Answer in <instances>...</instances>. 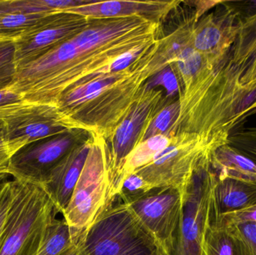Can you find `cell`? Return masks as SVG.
<instances>
[{
    "label": "cell",
    "instance_id": "cell-7",
    "mask_svg": "<svg viewBox=\"0 0 256 255\" xmlns=\"http://www.w3.org/2000/svg\"><path fill=\"white\" fill-rule=\"evenodd\" d=\"M218 147L195 133H182L179 141H172L148 164L134 172L142 178L149 190L173 187L184 190L194 172Z\"/></svg>",
    "mask_w": 256,
    "mask_h": 255
},
{
    "label": "cell",
    "instance_id": "cell-31",
    "mask_svg": "<svg viewBox=\"0 0 256 255\" xmlns=\"http://www.w3.org/2000/svg\"><path fill=\"white\" fill-rule=\"evenodd\" d=\"M228 227H230V226H228ZM230 229H231L233 235H234V255H252L248 246L242 241V238L238 236V235L234 232V229L232 227H230Z\"/></svg>",
    "mask_w": 256,
    "mask_h": 255
},
{
    "label": "cell",
    "instance_id": "cell-10",
    "mask_svg": "<svg viewBox=\"0 0 256 255\" xmlns=\"http://www.w3.org/2000/svg\"><path fill=\"white\" fill-rule=\"evenodd\" d=\"M160 91L148 90L132 105L122 122L117 126L110 139V145H106L109 167L110 199L115 198L116 190L120 181V174L128 156L140 142L144 132L159 111Z\"/></svg>",
    "mask_w": 256,
    "mask_h": 255
},
{
    "label": "cell",
    "instance_id": "cell-33",
    "mask_svg": "<svg viewBox=\"0 0 256 255\" xmlns=\"http://www.w3.org/2000/svg\"><path fill=\"white\" fill-rule=\"evenodd\" d=\"M4 126H3L2 121L0 119V145L4 144Z\"/></svg>",
    "mask_w": 256,
    "mask_h": 255
},
{
    "label": "cell",
    "instance_id": "cell-22",
    "mask_svg": "<svg viewBox=\"0 0 256 255\" xmlns=\"http://www.w3.org/2000/svg\"><path fill=\"white\" fill-rule=\"evenodd\" d=\"M14 41H0V91H7L16 78Z\"/></svg>",
    "mask_w": 256,
    "mask_h": 255
},
{
    "label": "cell",
    "instance_id": "cell-23",
    "mask_svg": "<svg viewBox=\"0 0 256 255\" xmlns=\"http://www.w3.org/2000/svg\"><path fill=\"white\" fill-rule=\"evenodd\" d=\"M180 101L177 103L174 102L161 109L154 117L147 130L140 138L138 144L156 135L164 134L168 127L176 121V116L180 115Z\"/></svg>",
    "mask_w": 256,
    "mask_h": 255
},
{
    "label": "cell",
    "instance_id": "cell-20",
    "mask_svg": "<svg viewBox=\"0 0 256 255\" xmlns=\"http://www.w3.org/2000/svg\"><path fill=\"white\" fill-rule=\"evenodd\" d=\"M64 219L52 220L36 255H62L79 241Z\"/></svg>",
    "mask_w": 256,
    "mask_h": 255
},
{
    "label": "cell",
    "instance_id": "cell-4",
    "mask_svg": "<svg viewBox=\"0 0 256 255\" xmlns=\"http://www.w3.org/2000/svg\"><path fill=\"white\" fill-rule=\"evenodd\" d=\"M82 255H162L127 204L112 199L78 242Z\"/></svg>",
    "mask_w": 256,
    "mask_h": 255
},
{
    "label": "cell",
    "instance_id": "cell-5",
    "mask_svg": "<svg viewBox=\"0 0 256 255\" xmlns=\"http://www.w3.org/2000/svg\"><path fill=\"white\" fill-rule=\"evenodd\" d=\"M209 155L185 187L180 223L166 255H202L203 242L214 211L218 178Z\"/></svg>",
    "mask_w": 256,
    "mask_h": 255
},
{
    "label": "cell",
    "instance_id": "cell-1",
    "mask_svg": "<svg viewBox=\"0 0 256 255\" xmlns=\"http://www.w3.org/2000/svg\"><path fill=\"white\" fill-rule=\"evenodd\" d=\"M159 25L141 16L91 19L86 28L34 61L19 66L8 90L28 103L56 107L60 97L114 73V61L158 39Z\"/></svg>",
    "mask_w": 256,
    "mask_h": 255
},
{
    "label": "cell",
    "instance_id": "cell-17",
    "mask_svg": "<svg viewBox=\"0 0 256 255\" xmlns=\"http://www.w3.org/2000/svg\"><path fill=\"white\" fill-rule=\"evenodd\" d=\"M214 202L218 216L248 209L256 204V184L218 178Z\"/></svg>",
    "mask_w": 256,
    "mask_h": 255
},
{
    "label": "cell",
    "instance_id": "cell-8",
    "mask_svg": "<svg viewBox=\"0 0 256 255\" xmlns=\"http://www.w3.org/2000/svg\"><path fill=\"white\" fill-rule=\"evenodd\" d=\"M184 190L155 187L141 196L124 201L153 238L162 255H166L171 248L178 227Z\"/></svg>",
    "mask_w": 256,
    "mask_h": 255
},
{
    "label": "cell",
    "instance_id": "cell-14",
    "mask_svg": "<svg viewBox=\"0 0 256 255\" xmlns=\"http://www.w3.org/2000/svg\"><path fill=\"white\" fill-rule=\"evenodd\" d=\"M92 142V136L76 144L52 169L43 186L55 205L57 213L62 214L70 202L76 183L84 169Z\"/></svg>",
    "mask_w": 256,
    "mask_h": 255
},
{
    "label": "cell",
    "instance_id": "cell-24",
    "mask_svg": "<svg viewBox=\"0 0 256 255\" xmlns=\"http://www.w3.org/2000/svg\"><path fill=\"white\" fill-rule=\"evenodd\" d=\"M227 144L256 164V127L238 129L227 139Z\"/></svg>",
    "mask_w": 256,
    "mask_h": 255
},
{
    "label": "cell",
    "instance_id": "cell-2",
    "mask_svg": "<svg viewBox=\"0 0 256 255\" xmlns=\"http://www.w3.org/2000/svg\"><path fill=\"white\" fill-rule=\"evenodd\" d=\"M232 4L238 12L234 41L204 67L180 100L184 132L219 145L256 113V1Z\"/></svg>",
    "mask_w": 256,
    "mask_h": 255
},
{
    "label": "cell",
    "instance_id": "cell-11",
    "mask_svg": "<svg viewBox=\"0 0 256 255\" xmlns=\"http://www.w3.org/2000/svg\"><path fill=\"white\" fill-rule=\"evenodd\" d=\"M74 130L24 145L10 157L8 175L14 179L43 186L52 169L78 144Z\"/></svg>",
    "mask_w": 256,
    "mask_h": 255
},
{
    "label": "cell",
    "instance_id": "cell-16",
    "mask_svg": "<svg viewBox=\"0 0 256 255\" xmlns=\"http://www.w3.org/2000/svg\"><path fill=\"white\" fill-rule=\"evenodd\" d=\"M210 166L218 179L230 178L256 184V164L228 144L210 153Z\"/></svg>",
    "mask_w": 256,
    "mask_h": 255
},
{
    "label": "cell",
    "instance_id": "cell-25",
    "mask_svg": "<svg viewBox=\"0 0 256 255\" xmlns=\"http://www.w3.org/2000/svg\"><path fill=\"white\" fill-rule=\"evenodd\" d=\"M148 190V187L142 178L138 174L134 172L128 175L123 180L118 187L116 196L120 197L124 202L128 199L141 196Z\"/></svg>",
    "mask_w": 256,
    "mask_h": 255
},
{
    "label": "cell",
    "instance_id": "cell-12",
    "mask_svg": "<svg viewBox=\"0 0 256 255\" xmlns=\"http://www.w3.org/2000/svg\"><path fill=\"white\" fill-rule=\"evenodd\" d=\"M91 19L68 13L40 18L15 41L16 66L24 65L72 38L90 24Z\"/></svg>",
    "mask_w": 256,
    "mask_h": 255
},
{
    "label": "cell",
    "instance_id": "cell-19",
    "mask_svg": "<svg viewBox=\"0 0 256 255\" xmlns=\"http://www.w3.org/2000/svg\"><path fill=\"white\" fill-rule=\"evenodd\" d=\"M234 235L216 214L214 203L212 220L203 242L202 255H234Z\"/></svg>",
    "mask_w": 256,
    "mask_h": 255
},
{
    "label": "cell",
    "instance_id": "cell-32",
    "mask_svg": "<svg viewBox=\"0 0 256 255\" xmlns=\"http://www.w3.org/2000/svg\"><path fill=\"white\" fill-rule=\"evenodd\" d=\"M12 154L6 144L0 145V168L8 166L9 160Z\"/></svg>",
    "mask_w": 256,
    "mask_h": 255
},
{
    "label": "cell",
    "instance_id": "cell-18",
    "mask_svg": "<svg viewBox=\"0 0 256 255\" xmlns=\"http://www.w3.org/2000/svg\"><path fill=\"white\" fill-rule=\"evenodd\" d=\"M44 16L20 11L10 0H0V41H16Z\"/></svg>",
    "mask_w": 256,
    "mask_h": 255
},
{
    "label": "cell",
    "instance_id": "cell-30",
    "mask_svg": "<svg viewBox=\"0 0 256 255\" xmlns=\"http://www.w3.org/2000/svg\"><path fill=\"white\" fill-rule=\"evenodd\" d=\"M24 102H25L24 98L20 94L14 91L10 90L0 91V109L14 106V105L20 104Z\"/></svg>",
    "mask_w": 256,
    "mask_h": 255
},
{
    "label": "cell",
    "instance_id": "cell-34",
    "mask_svg": "<svg viewBox=\"0 0 256 255\" xmlns=\"http://www.w3.org/2000/svg\"><path fill=\"white\" fill-rule=\"evenodd\" d=\"M8 175H9L8 172V166L0 168V178L8 176Z\"/></svg>",
    "mask_w": 256,
    "mask_h": 255
},
{
    "label": "cell",
    "instance_id": "cell-28",
    "mask_svg": "<svg viewBox=\"0 0 256 255\" xmlns=\"http://www.w3.org/2000/svg\"><path fill=\"white\" fill-rule=\"evenodd\" d=\"M228 226L234 229V232L248 246L252 255H256V222H244Z\"/></svg>",
    "mask_w": 256,
    "mask_h": 255
},
{
    "label": "cell",
    "instance_id": "cell-27",
    "mask_svg": "<svg viewBox=\"0 0 256 255\" xmlns=\"http://www.w3.org/2000/svg\"><path fill=\"white\" fill-rule=\"evenodd\" d=\"M8 176L0 178V244L12 199V186Z\"/></svg>",
    "mask_w": 256,
    "mask_h": 255
},
{
    "label": "cell",
    "instance_id": "cell-9",
    "mask_svg": "<svg viewBox=\"0 0 256 255\" xmlns=\"http://www.w3.org/2000/svg\"><path fill=\"white\" fill-rule=\"evenodd\" d=\"M4 144L12 155L27 144L68 131L69 128L56 106L25 101L0 109Z\"/></svg>",
    "mask_w": 256,
    "mask_h": 255
},
{
    "label": "cell",
    "instance_id": "cell-29",
    "mask_svg": "<svg viewBox=\"0 0 256 255\" xmlns=\"http://www.w3.org/2000/svg\"><path fill=\"white\" fill-rule=\"evenodd\" d=\"M218 217L227 226H234L244 222H256V204L248 209Z\"/></svg>",
    "mask_w": 256,
    "mask_h": 255
},
{
    "label": "cell",
    "instance_id": "cell-3",
    "mask_svg": "<svg viewBox=\"0 0 256 255\" xmlns=\"http://www.w3.org/2000/svg\"><path fill=\"white\" fill-rule=\"evenodd\" d=\"M10 186L12 199L0 255H36L58 213L42 186L14 179Z\"/></svg>",
    "mask_w": 256,
    "mask_h": 255
},
{
    "label": "cell",
    "instance_id": "cell-21",
    "mask_svg": "<svg viewBox=\"0 0 256 255\" xmlns=\"http://www.w3.org/2000/svg\"><path fill=\"white\" fill-rule=\"evenodd\" d=\"M208 61L207 57L191 46H186L176 55L173 64H176L182 76V82L184 86V92L190 87L196 78L208 64Z\"/></svg>",
    "mask_w": 256,
    "mask_h": 255
},
{
    "label": "cell",
    "instance_id": "cell-26",
    "mask_svg": "<svg viewBox=\"0 0 256 255\" xmlns=\"http://www.w3.org/2000/svg\"><path fill=\"white\" fill-rule=\"evenodd\" d=\"M158 85L164 87L168 97H172L178 92V82L171 65L167 66L164 70L160 71L148 83L146 84L148 90L152 89Z\"/></svg>",
    "mask_w": 256,
    "mask_h": 255
},
{
    "label": "cell",
    "instance_id": "cell-6",
    "mask_svg": "<svg viewBox=\"0 0 256 255\" xmlns=\"http://www.w3.org/2000/svg\"><path fill=\"white\" fill-rule=\"evenodd\" d=\"M91 148L63 219L80 238L110 200L109 167L106 142L93 134Z\"/></svg>",
    "mask_w": 256,
    "mask_h": 255
},
{
    "label": "cell",
    "instance_id": "cell-13",
    "mask_svg": "<svg viewBox=\"0 0 256 255\" xmlns=\"http://www.w3.org/2000/svg\"><path fill=\"white\" fill-rule=\"evenodd\" d=\"M216 11L198 20L191 33L190 46L212 64L231 46L238 31V12L232 1H220Z\"/></svg>",
    "mask_w": 256,
    "mask_h": 255
},
{
    "label": "cell",
    "instance_id": "cell-15",
    "mask_svg": "<svg viewBox=\"0 0 256 255\" xmlns=\"http://www.w3.org/2000/svg\"><path fill=\"white\" fill-rule=\"evenodd\" d=\"M177 3L176 1H91L88 4L72 7L63 13L79 15L88 19L141 16L160 22Z\"/></svg>",
    "mask_w": 256,
    "mask_h": 255
}]
</instances>
